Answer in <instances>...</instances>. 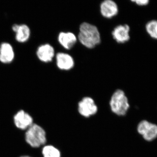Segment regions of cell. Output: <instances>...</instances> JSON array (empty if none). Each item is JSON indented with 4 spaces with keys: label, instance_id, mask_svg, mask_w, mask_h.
I'll return each instance as SVG.
<instances>
[{
    "label": "cell",
    "instance_id": "1",
    "mask_svg": "<svg viewBox=\"0 0 157 157\" xmlns=\"http://www.w3.org/2000/svg\"><path fill=\"white\" fill-rule=\"evenodd\" d=\"M78 38L79 42L88 48H94L101 42V35L98 28L88 22L80 25Z\"/></svg>",
    "mask_w": 157,
    "mask_h": 157
},
{
    "label": "cell",
    "instance_id": "2",
    "mask_svg": "<svg viewBox=\"0 0 157 157\" xmlns=\"http://www.w3.org/2000/svg\"><path fill=\"white\" fill-rule=\"evenodd\" d=\"M109 106L112 112L116 115L124 116L126 114L130 105L124 91L118 89L114 92L109 101Z\"/></svg>",
    "mask_w": 157,
    "mask_h": 157
},
{
    "label": "cell",
    "instance_id": "3",
    "mask_svg": "<svg viewBox=\"0 0 157 157\" xmlns=\"http://www.w3.org/2000/svg\"><path fill=\"white\" fill-rule=\"evenodd\" d=\"M25 139L32 147H39L46 143V132L42 127L33 124L25 132Z\"/></svg>",
    "mask_w": 157,
    "mask_h": 157
},
{
    "label": "cell",
    "instance_id": "4",
    "mask_svg": "<svg viewBox=\"0 0 157 157\" xmlns=\"http://www.w3.org/2000/svg\"><path fill=\"white\" fill-rule=\"evenodd\" d=\"M137 131L146 141H152L157 137V125L147 121H141L137 125Z\"/></svg>",
    "mask_w": 157,
    "mask_h": 157
},
{
    "label": "cell",
    "instance_id": "5",
    "mask_svg": "<svg viewBox=\"0 0 157 157\" xmlns=\"http://www.w3.org/2000/svg\"><path fill=\"white\" fill-rule=\"evenodd\" d=\"M78 110L80 115L87 118L95 115L98 112V107L94 99L86 97L78 102Z\"/></svg>",
    "mask_w": 157,
    "mask_h": 157
},
{
    "label": "cell",
    "instance_id": "6",
    "mask_svg": "<svg viewBox=\"0 0 157 157\" xmlns=\"http://www.w3.org/2000/svg\"><path fill=\"white\" fill-rule=\"evenodd\" d=\"M14 121L16 127L21 130L28 129L33 124V117L23 110L18 111L14 115Z\"/></svg>",
    "mask_w": 157,
    "mask_h": 157
},
{
    "label": "cell",
    "instance_id": "7",
    "mask_svg": "<svg viewBox=\"0 0 157 157\" xmlns=\"http://www.w3.org/2000/svg\"><path fill=\"white\" fill-rule=\"evenodd\" d=\"M130 27L128 25H118L112 32L113 39L119 43H125L130 39Z\"/></svg>",
    "mask_w": 157,
    "mask_h": 157
},
{
    "label": "cell",
    "instance_id": "8",
    "mask_svg": "<svg viewBox=\"0 0 157 157\" xmlns=\"http://www.w3.org/2000/svg\"><path fill=\"white\" fill-rule=\"evenodd\" d=\"M117 4L112 0H105L100 5V11L102 16L107 18L114 17L118 13Z\"/></svg>",
    "mask_w": 157,
    "mask_h": 157
},
{
    "label": "cell",
    "instance_id": "9",
    "mask_svg": "<svg viewBox=\"0 0 157 157\" xmlns=\"http://www.w3.org/2000/svg\"><path fill=\"white\" fill-rule=\"evenodd\" d=\"M56 59L57 66L60 70H69L74 67V59L69 54L59 52L56 54Z\"/></svg>",
    "mask_w": 157,
    "mask_h": 157
},
{
    "label": "cell",
    "instance_id": "10",
    "mask_svg": "<svg viewBox=\"0 0 157 157\" xmlns=\"http://www.w3.org/2000/svg\"><path fill=\"white\" fill-rule=\"evenodd\" d=\"M77 40L76 35L71 32H61L59 35V43L63 48L68 50L73 48Z\"/></svg>",
    "mask_w": 157,
    "mask_h": 157
},
{
    "label": "cell",
    "instance_id": "11",
    "mask_svg": "<svg viewBox=\"0 0 157 157\" xmlns=\"http://www.w3.org/2000/svg\"><path fill=\"white\" fill-rule=\"evenodd\" d=\"M37 55L40 60L48 63L52 61L54 56V49L49 44L42 45L38 48Z\"/></svg>",
    "mask_w": 157,
    "mask_h": 157
},
{
    "label": "cell",
    "instance_id": "12",
    "mask_svg": "<svg viewBox=\"0 0 157 157\" xmlns=\"http://www.w3.org/2000/svg\"><path fill=\"white\" fill-rule=\"evenodd\" d=\"M12 46L8 43H3L0 47V61L4 63H11L14 58Z\"/></svg>",
    "mask_w": 157,
    "mask_h": 157
},
{
    "label": "cell",
    "instance_id": "13",
    "mask_svg": "<svg viewBox=\"0 0 157 157\" xmlns=\"http://www.w3.org/2000/svg\"><path fill=\"white\" fill-rule=\"evenodd\" d=\"M12 29L16 33V39L20 42H24L28 40L30 35V30L25 25H14Z\"/></svg>",
    "mask_w": 157,
    "mask_h": 157
},
{
    "label": "cell",
    "instance_id": "14",
    "mask_svg": "<svg viewBox=\"0 0 157 157\" xmlns=\"http://www.w3.org/2000/svg\"><path fill=\"white\" fill-rule=\"evenodd\" d=\"M145 29L151 38L157 40V19H152L147 21L145 25Z\"/></svg>",
    "mask_w": 157,
    "mask_h": 157
},
{
    "label": "cell",
    "instance_id": "15",
    "mask_svg": "<svg viewBox=\"0 0 157 157\" xmlns=\"http://www.w3.org/2000/svg\"><path fill=\"white\" fill-rule=\"evenodd\" d=\"M43 157H61L59 150L52 145H46L42 149Z\"/></svg>",
    "mask_w": 157,
    "mask_h": 157
},
{
    "label": "cell",
    "instance_id": "16",
    "mask_svg": "<svg viewBox=\"0 0 157 157\" xmlns=\"http://www.w3.org/2000/svg\"><path fill=\"white\" fill-rule=\"evenodd\" d=\"M132 2L135 3L136 5L139 6H147L150 2L149 0H133Z\"/></svg>",
    "mask_w": 157,
    "mask_h": 157
},
{
    "label": "cell",
    "instance_id": "17",
    "mask_svg": "<svg viewBox=\"0 0 157 157\" xmlns=\"http://www.w3.org/2000/svg\"><path fill=\"white\" fill-rule=\"evenodd\" d=\"M21 157H31L30 156H22Z\"/></svg>",
    "mask_w": 157,
    "mask_h": 157
}]
</instances>
